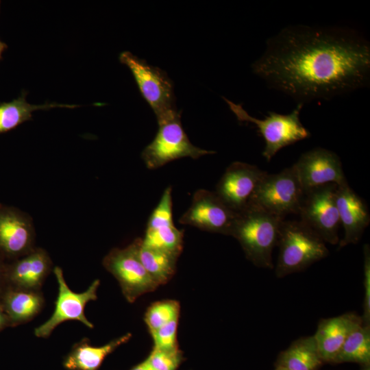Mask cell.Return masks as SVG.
<instances>
[{"label": "cell", "mask_w": 370, "mask_h": 370, "mask_svg": "<svg viewBox=\"0 0 370 370\" xmlns=\"http://www.w3.org/2000/svg\"><path fill=\"white\" fill-rule=\"evenodd\" d=\"M252 70L299 103L329 99L369 84L370 45L349 28L289 25L267 41Z\"/></svg>", "instance_id": "cell-1"}, {"label": "cell", "mask_w": 370, "mask_h": 370, "mask_svg": "<svg viewBox=\"0 0 370 370\" xmlns=\"http://www.w3.org/2000/svg\"><path fill=\"white\" fill-rule=\"evenodd\" d=\"M283 220L258 207L250 206L237 214L230 236L239 242L246 258L255 266L271 269L273 268L272 251L277 246Z\"/></svg>", "instance_id": "cell-2"}, {"label": "cell", "mask_w": 370, "mask_h": 370, "mask_svg": "<svg viewBox=\"0 0 370 370\" xmlns=\"http://www.w3.org/2000/svg\"><path fill=\"white\" fill-rule=\"evenodd\" d=\"M277 246L279 255L275 273L278 278L302 271L329 254L325 243L301 221L281 222Z\"/></svg>", "instance_id": "cell-3"}, {"label": "cell", "mask_w": 370, "mask_h": 370, "mask_svg": "<svg viewBox=\"0 0 370 370\" xmlns=\"http://www.w3.org/2000/svg\"><path fill=\"white\" fill-rule=\"evenodd\" d=\"M223 99L240 122L251 123L256 126L265 141L262 156L268 162L281 149L310 136L299 118L303 103H298L288 114L269 112L264 119H258L249 115L241 104L234 103L226 98Z\"/></svg>", "instance_id": "cell-4"}, {"label": "cell", "mask_w": 370, "mask_h": 370, "mask_svg": "<svg viewBox=\"0 0 370 370\" xmlns=\"http://www.w3.org/2000/svg\"><path fill=\"white\" fill-rule=\"evenodd\" d=\"M157 121L158 130L156 136L141 153V158L149 169H158L182 158L197 159L215 153L191 143L182 127L178 111Z\"/></svg>", "instance_id": "cell-5"}, {"label": "cell", "mask_w": 370, "mask_h": 370, "mask_svg": "<svg viewBox=\"0 0 370 370\" xmlns=\"http://www.w3.org/2000/svg\"><path fill=\"white\" fill-rule=\"evenodd\" d=\"M304 195V190L293 165L278 173H266L256 188L250 206L284 219L288 214L299 213Z\"/></svg>", "instance_id": "cell-6"}, {"label": "cell", "mask_w": 370, "mask_h": 370, "mask_svg": "<svg viewBox=\"0 0 370 370\" xmlns=\"http://www.w3.org/2000/svg\"><path fill=\"white\" fill-rule=\"evenodd\" d=\"M119 60L131 71L143 97L157 120L177 111L173 84L164 71L149 64L130 51L122 52Z\"/></svg>", "instance_id": "cell-7"}, {"label": "cell", "mask_w": 370, "mask_h": 370, "mask_svg": "<svg viewBox=\"0 0 370 370\" xmlns=\"http://www.w3.org/2000/svg\"><path fill=\"white\" fill-rule=\"evenodd\" d=\"M140 241L136 238L125 248H113L102 261L104 268L118 281L123 296L130 303L158 286L139 258Z\"/></svg>", "instance_id": "cell-8"}, {"label": "cell", "mask_w": 370, "mask_h": 370, "mask_svg": "<svg viewBox=\"0 0 370 370\" xmlns=\"http://www.w3.org/2000/svg\"><path fill=\"white\" fill-rule=\"evenodd\" d=\"M336 188L337 185L328 184L305 190L298 213L303 223L333 245L339 242Z\"/></svg>", "instance_id": "cell-9"}, {"label": "cell", "mask_w": 370, "mask_h": 370, "mask_svg": "<svg viewBox=\"0 0 370 370\" xmlns=\"http://www.w3.org/2000/svg\"><path fill=\"white\" fill-rule=\"evenodd\" d=\"M53 272L58 285L54 310L45 322L34 329V335L47 338L60 324L67 321H78L87 328H93L92 323L85 315V308L89 301L97 299L99 280H95L85 291L75 293L67 285L60 267H55Z\"/></svg>", "instance_id": "cell-10"}, {"label": "cell", "mask_w": 370, "mask_h": 370, "mask_svg": "<svg viewBox=\"0 0 370 370\" xmlns=\"http://www.w3.org/2000/svg\"><path fill=\"white\" fill-rule=\"evenodd\" d=\"M236 216L215 192L199 189L179 222L203 231L230 235Z\"/></svg>", "instance_id": "cell-11"}, {"label": "cell", "mask_w": 370, "mask_h": 370, "mask_svg": "<svg viewBox=\"0 0 370 370\" xmlns=\"http://www.w3.org/2000/svg\"><path fill=\"white\" fill-rule=\"evenodd\" d=\"M266 171L243 162L229 165L216 186L215 193L236 213L249 207L256 188Z\"/></svg>", "instance_id": "cell-12"}, {"label": "cell", "mask_w": 370, "mask_h": 370, "mask_svg": "<svg viewBox=\"0 0 370 370\" xmlns=\"http://www.w3.org/2000/svg\"><path fill=\"white\" fill-rule=\"evenodd\" d=\"M293 166L304 191L328 184L340 186L347 183L338 155L322 147L304 153Z\"/></svg>", "instance_id": "cell-13"}, {"label": "cell", "mask_w": 370, "mask_h": 370, "mask_svg": "<svg viewBox=\"0 0 370 370\" xmlns=\"http://www.w3.org/2000/svg\"><path fill=\"white\" fill-rule=\"evenodd\" d=\"M171 186L166 187L151 213L142 243L180 256L183 248V230L173 221Z\"/></svg>", "instance_id": "cell-14"}, {"label": "cell", "mask_w": 370, "mask_h": 370, "mask_svg": "<svg viewBox=\"0 0 370 370\" xmlns=\"http://www.w3.org/2000/svg\"><path fill=\"white\" fill-rule=\"evenodd\" d=\"M32 218L19 209L0 204V252L18 258L36 247Z\"/></svg>", "instance_id": "cell-15"}, {"label": "cell", "mask_w": 370, "mask_h": 370, "mask_svg": "<svg viewBox=\"0 0 370 370\" xmlns=\"http://www.w3.org/2000/svg\"><path fill=\"white\" fill-rule=\"evenodd\" d=\"M336 201L340 223L344 228V236L338 249L349 244H356L370 222V214L366 202L349 186H337Z\"/></svg>", "instance_id": "cell-16"}, {"label": "cell", "mask_w": 370, "mask_h": 370, "mask_svg": "<svg viewBox=\"0 0 370 370\" xmlns=\"http://www.w3.org/2000/svg\"><path fill=\"white\" fill-rule=\"evenodd\" d=\"M362 324L361 316L355 312L322 319L313 335L324 363H333L348 336Z\"/></svg>", "instance_id": "cell-17"}, {"label": "cell", "mask_w": 370, "mask_h": 370, "mask_svg": "<svg viewBox=\"0 0 370 370\" xmlns=\"http://www.w3.org/2000/svg\"><path fill=\"white\" fill-rule=\"evenodd\" d=\"M52 260L47 251L35 247L6 268V276L14 288L40 291L41 287L52 270Z\"/></svg>", "instance_id": "cell-18"}, {"label": "cell", "mask_w": 370, "mask_h": 370, "mask_svg": "<svg viewBox=\"0 0 370 370\" xmlns=\"http://www.w3.org/2000/svg\"><path fill=\"white\" fill-rule=\"evenodd\" d=\"M132 337L127 333L102 346H93L88 338H83L74 344L65 357L63 366L67 370H98L104 359Z\"/></svg>", "instance_id": "cell-19"}, {"label": "cell", "mask_w": 370, "mask_h": 370, "mask_svg": "<svg viewBox=\"0 0 370 370\" xmlns=\"http://www.w3.org/2000/svg\"><path fill=\"white\" fill-rule=\"evenodd\" d=\"M3 306L11 325L27 323L37 316L45 305L41 291L13 288L4 295Z\"/></svg>", "instance_id": "cell-20"}, {"label": "cell", "mask_w": 370, "mask_h": 370, "mask_svg": "<svg viewBox=\"0 0 370 370\" xmlns=\"http://www.w3.org/2000/svg\"><path fill=\"white\" fill-rule=\"evenodd\" d=\"M323 364L312 335L294 341L280 353L275 366L286 370H319Z\"/></svg>", "instance_id": "cell-21"}, {"label": "cell", "mask_w": 370, "mask_h": 370, "mask_svg": "<svg viewBox=\"0 0 370 370\" xmlns=\"http://www.w3.org/2000/svg\"><path fill=\"white\" fill-rule=\"evenodd\" d=\"M26 94L23 92L20 97L10 101L0 103V134L9 132L17 126L29 121L33 112L37 110H49L53 108L78 107L75 105L47 103L42 105H32L27 102Z\"/></svg>", "instance_id": "cell-22"}, {"label": "cell", "mask_w": 370, "mask_h": 370, "mask_svg": "<svg viewBox=\"0 0 370 370\" xmlns=\"http://www.w3.org/2000/svg\"><path fill=\"white\" fill-rule=\"evenodd\" d=\"M138 256L146 271L158 285L167 283L174 275L179 256L171 253L145 245L140 238Z\"/></svg>", "instance_id": "cell-23"}, {"label": "cell", "mask_w": 370, "mask_h": 370, "mask_svg": "<svg viewBox=\"0 0 370 370\" xmlns=\"http://www.w3.org/2000/svg\"><path fill=\"white\" fill-rule=\"evenodd\" d=\"M343 362L370 365V325L362 324L348 336L333 363Z\"/></svg>", "instance_id": "cell-24"}, {"label": "cell", "mask_w": 370, "mask_h": 370, "mask_svg": "<svg viewBox=\"0 0 370 370\" xmlns=\"http://www.w3.org/2000/svg\"><path fill=\"white\" fill-rule=\"evenodd\" d=\"M180 306L178 301L172 299L158 301L149 306L144 320L149 333L167 323L179 319Z\"/></svg>", "instance_id": "cell-25"}, {"label": "cell", "mask_w": 370, "mask_h": 370, "mask_svg": "<svg viewBox=\"0 0 370 370\" xmlns=\"http://www.w3.org/2000/svg\"><path fill=\"white\" fill-rule=\"evenodd\" d=\"M147 359L155 370H177L184 360L180 349L167 351L156 348Z\"/></svg>", "instance_id": "cell-26"}, {"label": "cell", "mask_w": 370, "mask_h": 370, "mask_svg": "<svg viewBox=\"0 0 370 370\" xmlns=\"http://www.w3.org/2000/svg\"><path fill=\"white\" fill-rule=\"evenodd\" d=\"M178 320L171 321L150 332L153 341V348L167 351L179 349L177 341Z\"/></svg>", "instance_id": "cell-27"}, {"label": "cell", "mask_w": 370, "mask_h": 370, "mask_svg": "<svg viewBox=\"0 0 370 370\" xmlns=\"http://www.w3.org/2000/svg\"><path fill=\"white\" fill-rule=\"evenodd\" d=\"M363 256L364 298L362 304L363 312L361 317L362 324L370 325V248L368 244L364 245Z\"/></svg>", "instance_id": "cell-28"}, {"label": "cell", "mask_w": 370, "mask_h": 370, "mask_svg": "<svg viewBox=\"0 0 370 370\" xmlns=\"http://www.w3.org/2000/svg\"><path fill=\"white\" fill-rule=\"evenodd\" d=\"M10 324L9 318L4 310L2 304H0V330Z\"/></svg>", "instance_id": "cell-29"}, {"label": "cell", "mask_w": 370, "mask_h": 370, "mask_svg": "<svg viewBox=\"0 0 370 370\" xmlns=\"http://www.w3.org/2000/svg\"><path fill=\"white\" fill-rule=\"evenodd\" d=\"M130 370H155L146 358L143 362L133 367Z\"/></svg>", "instance_id": "cell-30"}, {"label": "cell", "mask_w": 370, "mask_h": 370, "mask_svg": "<svg viewBox=\"0 0 370 370\" xmlns=\"http://www.w3.org/2000/svg\"><path fill=\"white\" fill-rule=\"evenodd\" d=\"M5 276H6V268L3 265L0 260V285Z\"/></svg>", "instance_id": "cell-31"}, {"label": "cell", "mask_w": 370, "mask_h": 370, "mask_svg": "<svg viewBox=\"0 0 370 370\" xmlns=\"http://www.w3.org/2000/svg\"><path fill=\"white\" fill-rule=\"evenodd\" d=\"M8 46L5 43L0 40V59L1 58V56L3 52L7 49Z\"/></svg>", "instance_id": "cell-32"}, {"label": "cell", "mask_w": 370, "mask_h": 370, "mask_svg": "<svg viewBox=\"0 0 370 370\" xmlns=\"http://www.w3.org/2000/svg\"><path fill=\"white\" fill-rule=\"evenodd\" d=\"M369 366H370V365L362 367L361 370H370Z\"/></svg>", "instance_id": "cell-33"}, {"label": "cell", "mask_w": 370, "mask_h": 370, "mask_svg": "<svg viewBox=\"0 0 370 370\" xmlns=\"http://www.w3.org/2000/svg\"><path fill=\"white\" fill-rule=\"evenodd\" d=\"M275 370H286V369H282V368H279V367H275Z\"/></svg>", "instance_id": "cell-34"}, {"label": "cell", "mask_w": 370, "mask_h": 370, "mask_svg": "<svg viewBox=\"0 0 370 370\" xmlns=\"http://www.w3.org/2000/svg\"><path fill=\"white\" fill-rule=\"evenodd\" d=\"M0 4H1V1H0Z\"/></svg>", "instance_id": "cell-35"}]
</instances>
